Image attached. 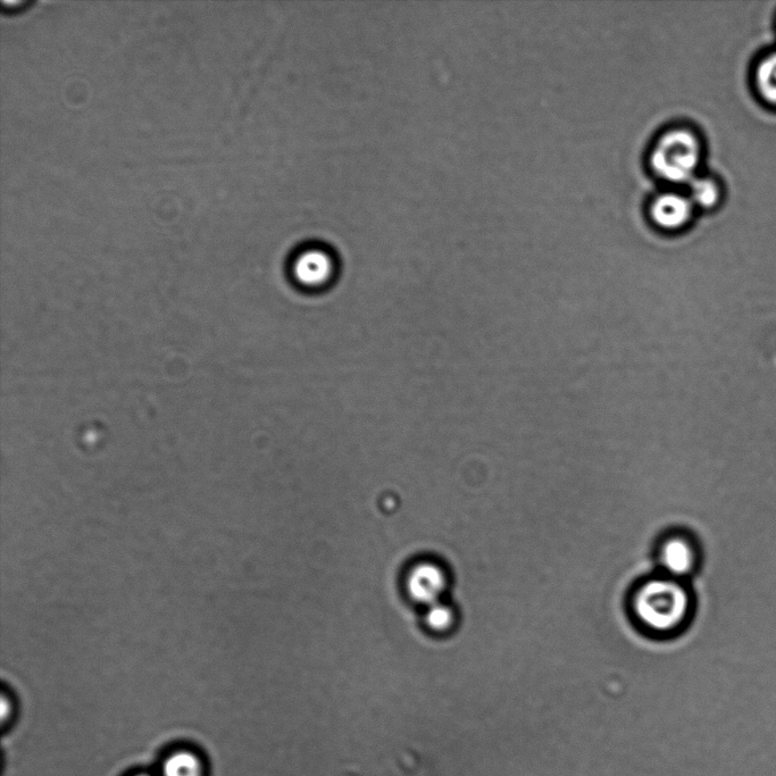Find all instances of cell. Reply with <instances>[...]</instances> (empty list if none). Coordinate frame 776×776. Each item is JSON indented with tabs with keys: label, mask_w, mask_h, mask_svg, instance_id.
Returning <instances> with one entry per match:
<instances>
[{
	"label": "cell",
	"mask_w": 776,
	"mask_h": 776,
	"mask_svg": "<svg viewBox=\"0 0 776 776\" xmlns=\"http://www.w3.org/2000/svg\"><path fill=\"white\" fill-rule=\"evenodd\" d=\"M425 620L429 628L438 632L452 629L455 623V612L452 607L440 602L428 606Z\"/></svg>",
	"instance_id": "cell-10"
},
{
	"label": "cell",
	"mask_w": 776,
	"mask_h": 776,
	"mask_svg": "<svg viewBox=\"0 0 776 776\" xmlns=\"http://www.w3.org/2000/svg\"><path fill=\"white\" fill-rule=\"evenodd\" d=\"M755 83L759 96L767 104L776 106V52L765 56L758 63Z\"/></svg>",
	"instance_id": "cell-7"
},
{
	"label": "cell",
	"mask_w": 776,
	"mask_h": 776,
	"mask_svg": "<svg viewBox=\"0 0 776 776\" xmlns=\"http://www.w3.org/2000/svg\"><path fill=\"white\" fill-rule=\"evenodd\" d=\"M695 206L689 196L679 193H665L653 199L649 215L657 228L666 231L680 230L691 221Z\"/></svg>",
	"instance_id": "cell-5"
},
{
	"label": "cell",
	"mask_w": 776,
	"mask_h": 776,
	"mask_svg": "<svg viewBox=\"0 0 776 776\" xmlns=\"http://www.w3.org/2000/svg\"><path fill=\"white\" fill-rule=\"evenodd\" d=\"M703 158V145L694 130L686 127L667 129L650 152L649 164L657 177L667 182L689 183Z\"/></svg>",
	"instance_id": "cell-2"
},
{
	"label": "cell",
	"mask_w": 776,
	"mask_h": 776,
	"mask_svg": "<svg viewBox=\"0 0 776 776\" xmlns=\"http://www.w3.org/2000/svg\"><path fill=\"white\" fill-rule=\"evenodd\" d=\"M656 561L661 574L684 581L697 569L698 549L688 534L672 531L659 540Z\"/></svg>",
	"instance_id": "cell-3"
},
{
	"label": "cell",
	"mask_w": 776,
	"mask_h": 776,
	"mask_svg": "<svg viewBox=\"0 0 776 776\" xmlns=\"http://www.w3.org/2000/svg\"><path fill=\"white\" fill-rule=\"evenodd\" d=\"M204 767L199 757L188 750H181L166 759L164 776H203Z\"/></svg>",
	"instance_id": "cell-9"
},
{
	"label": "cell",
	"mask_w": 776,
	"mask_h": 776,
	"mask_svg": "<svg viewBox=\"0 0 776 776\" xmlns=\"http://www.w3.org/2000/svg\"><path fill=\"white\" fill-rule=\"evenodd\" d=\"M629 606L640 629L655 637H671L686 627L692 597L684 581L658 574L634 588Z\"/></svg>",
	"instance_id": "cell-1"
},
{
	"label": "cell",
	"mask_w": 776,
	"mask_h": 776,
	"mask_svg": "<svg viewBox=\"0 0 776 776\" xmlns=\"http://www.w3.org/2000/svg\"><path fill=\"white\" fill-rule=\"evenodd\" d=\"M689 186V198L694 206L703 210H712L720 203L721 188L713 178L696 177L689 182Z\"/></svg>",
	"instance_id": "cell-8"
},
{
	"label": "cell",
	"mask_w": 776,
	"mask_h": 776,
	"mask_svg": "<svg viewBox=\"0 0 776 776\" xmlns=\"http://www.w3.org/2000/svg\"><path fill=\"white\" fill-rule=\"evenodd\" d=\"M290 274L300 288L319 291L328 288L336 278L337 264L327 250L319 247L307 248L292 260Z\"/></svg>",
	"instance_id": "cell-4"
},
{
	"label": "cell",
	"mask_w": 776,
	"mask_h": 776,
	"mask_svg": "<svg viewBox=\"0 0 776 776\" xmlns=\"http://www.w3.org/2000/svg\"><path fill=\"white\" fill-rule=\"evenodd\" d=\"M446 584V574L440 566L423 562L415 565L408 574L407 591L416 603L430 606L440 602Z\"/></svg>",
	"instance_id": "cell-6"
},
{
	"label": "cell",
	"mask_w": 776,
	"mask_h": 776,
	"mask_svg": "<svg viewBox=\"0 0 776 776\" xmlns=\"http://www.w3.org/2000/svg\"><path fill=\"white\" fill-rule=\"evenodd\" d=\"M139 776H149V775H139Z\"/></svg>",
	"instance_id": "cell-11"
}]
</instances>
